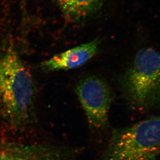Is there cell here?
Returning <instances> with one entry per match:
<instances>
[{"instance_id":"obj_7","label":"cell","mask_w":160,"mask_h":160,"mask_svg":"<svg viewBox=\"0 0 160 160\" xmlns=\"http://www.w3.org/2000/svg\"><path fill=\"white\" fill-rule=\"evenodd\" d=\"M65 16L70 20H80L95 12L103 0H57Z\"/></svg>"},{"instance_id":"obj_5","label":"cell","mask_w":160,"mask_h":160,"mask_svg":"<svg viewBox=\"0 0 160 160\" xmlns=\"http://www.w3.org/2000/svg\"><path fill=\"white\" fill-rule=\"evenodd\" d=\"M100 41L96 39L57 54L40 64L46 72L68 70L85 65L97 53Z\"/></svg>"},{"instance_id":"obj_4","label":"cell","mask_w":160,"mask_h":160,"mask_svg":"<svg viewBox=\"0 0 160 160\" xmlns=\"http://www.w3.org/2000/svg\"><path fill=\"white\" fill-rule=\"evenodd\" d=\"M76 93L89 126L95 129L106 128L112 102L108 84L96 76L88 77L78 83Z\"/></svg>"},{"instance_id":"obj_3","label":"cell","mask_w":160,"mask_h":160,"mask_svg":"<svg viewBox=\"0 0 160 160\" xmlns=\"http://www.w3.org/2000/svg\"><path fill=\"white\" fill-rule=\"evenodd\" d=\"M160 115L113 131L99 160H158Z\"/></svg>"},{"instance_id":"obj_1","label":"cell","mask_w":160,"mask_h":160,"mask_svg":"<svg viewBox=\"0 0 160 160\" xmlns=\"http://www.w3.org/2000/svg\"><path fill=\"white\" fill-rule=\"evenodd\" d=\"M36 86L32 76L13 47L0 57V107L5 120L19 129L32 123Z\"/></svg>"},{"instance_id":"obj_6","label":"cell","mask_w":160,"mask_h":160,"mask_svg":"<svg viewBox=\"0 0 160 160\" xmlns=\"http://www.w3.org/2000/svg\"><path fill=\"white\" fill-rule=\"evenodd\" d=\"M0 160H68L58 147L47 144L8 143L0 147Z\"/></svg>"},{"instance_id":"obj_2","label":"cell","mask_w":160,"mask_h":160,"mask_svg":"<svg viewBox=\"0 0 160 160\" xmlns=\"http://www.w3.org/2000/svg\"><path fill=\"white\" fill-rule=\"evenodd\" d=\"M126 100L140 110L160 106V53L143 48L136 53L121 79Z\"/></svg>"}]
</instances>
